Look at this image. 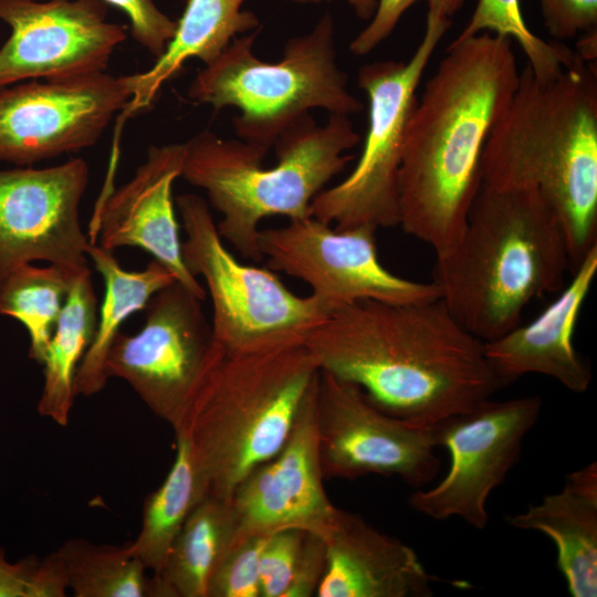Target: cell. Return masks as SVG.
I'll return each mask as SVG.
<instances>
[{
  "label": "cell",
  "mask_w": 597,
  "mask_h": 597,
  "mask_svg": "<svg viewBox=\"0 0 597 597\" xmlns=\"http://www.w3.org/2000/svg\"><path fill=\"white\" fill-rule=\"evenodd\" d=\"M134 335L119 332L105 362L109 377L125 380L155 416L178 431L217 348L201 300L175 281L146 306Z\"/></svg>",
  "instance_id": "obj_10"
},
{
  "label": "cell",
  "mask_w": 597,
  "mask_h": 597,
  "mask_svg": "<svg viewBox=\"0 0 597 597\" xmlns=\"http://www.w3.org/2000/svg\"><path fill=\"white\" fill-rule=\"evenodd\" d=\"M482 32L515 41L527 59V66L538 77L549 78L580 61L576 51L561 42H548L526 25L521 0H478L471 18L455 39Z\"/></svg>",
  "instance_id": "obj_29"
},
{
  "label": "cell",
  "mask_w": 597,
  "mask_h": 597,
  "mask_svg": "<svg viewBox=\"0 0 597 597\" xmlns=\"http://www.w3.org/2000/svg\"><path fill=\"white\" fill-rule=\"evenodd\" d=\"M103 0H0L11 34L0 48V87L105 72L125 29Z\"/></svg>",
  "instance_id": "obj_15"
},
{
  "label": "cell",
  "mask_w": 597,
  "mask_h": 597,
  "mask_svg": "<svg viewBox=\"0 0 597 597\" xmlns=\"http://www.w3.org/2000/svg\"><path fill=\"white\" fill-rule=\"evenodd\" d=\"M542 406L538 396L489 398L437 422L431 427L433 441L448 451L450 465L434 486L417 489L409 505L433 520L458 517L484 530L488 500L520 460L523 441Z\"/></svg>",
  "instance_id": "obj_11"
},
{
  "label": "cell",
  "mask_w": 597,
  "mask_h": 597,
  "mask_svg": "<svg viewBox=\"0 0 597 597\" xmlns=\"http://www.w3.org/2000/svg\"><path fill=\"white\" fill-rule=\"evenodd\" d=\"M88 182L82 158L46 168L0 170V281L33 261L87 268L80 203Z\"/></svg>",
  "instance_id": "obj_16"
},
{
  "label": "cell",
  "mask_w": 597,
  "mask_h": 597,
  "mask_svg": "<svg viewBox=\"0 0 597 597\" xmlns=\"http://www.w3.org/2000/svg\"><path fill=\"white\" fill-rule=\"evenodd\" d=\"M133 97L128 75L100 72L0 87V161L30 166L95 145Z\"/></svg>",
  "instance_id": "obj_14"
},
{
  "label": "cell",
  "mask_w": 597,
  "mask_h": 597,
  "mask_svg": "<svg viewBox=\"0 0 597 597\" xmlns=\"http://www.w3.org/2000/svg\"><path fill=\"white\" fill-rule=\"evenodd\" d=\"M128 18L134 40L155 59L159 57L171 38L177 22L165 14L154 0H103Z\"/></svg>",
  "instance_id": "obj_33"
},
{
  "label": "cell",
  "mask_w": 597,
  "mask_h": 597,
  "mask_svg": "<svg viewBox=\"0 0 597 597\" xmlns=\"http://www.w3.org/2000/svg\"><path fill=\"white\" fill-rule=\"evenodd\" d=\"M186 239L181 254L200 275L212 305V335L227 350L304 342L329 312L312 294L297 296L272 271L239 262L226 248L208 202L196 193L176 198Z\"/></svg>",
  "instance_id": "obj_9"
},
{
  "label": "cell",
  "mask_w": 597,
  "mask_h": 597,
  "mask_svg": "<svg viewBox=\"0 0 597 597\" xmlns=\"http://www.w3.org/2000/svg\"><path fill=\"white\" fill-rule=\"evenodd\" d=\"M244 1L188 0L164 53L145 72L129 74L133 97L124 115L133 116L147 108L161 85L174 77L187 60L196 57L207 65L238 34L260 29L259 18L241 9Z\"/></svg>",
  "instance_id": "obj_22"
},
{
  "label": "cell",
  "mask_w": 597,
  "mask_h": 597,
  "mask_svg": "<svg viewBox=\"0 0 597 597\" xmlns=\"http://www.w3.org/2000/svg\"><path fill=\"white\" fill-rule=\"evenodd\" d=\"M97 315V297L88 268L70 291L42 363L44 384L38 411L59 426L69 423L76 396L75 374L94 338Z\"/></svg>",
  "instance_id": "obj_25"
},
{
  "label": "cell",
  "mask_w": 597,
  "mask_h": 597,
  "mask_svg": "<svg viewBox=\"0 0 597 597\" xmlns=\"http://www.w3.org/2000/svg\"><path fill=\"white\" fill-rule=\"evenodd\" d=\"M259 31L234 38L188 88L193 102L210 105L214 112L238 108L233 126L240 139L269 150L313 108L346 116L364 109L348 90L347 74L338 67L329 12L308 33L290 38L277 62L262 61L253 53Z\"/></svg>",
  "instance_id": "obj_7"
},
{
  "label": "cell",
  "mask_w": 597,
  "mask_h": 597,
  "mask_svg": "<svg viewBox=\"0 0 597 597\" xmlns=\"http://www.w3.org/2000/svg\"><path fill=\"white\" fill-rule=\"evenodd\" d=\"M327 563V546L323 537L306 533L300 557L284 597H311L324 576Z\"/></svg>",
  "instance_id": "obj_35"
},
{
  "label": "cell",
  "mask_w": 597,
  "mask_h": 597,
  "mask_svg": "<svg viewBox=\"0 0 597 597\" xmlns=\"http://www.w3.org/2000/svg\"><path fill=\"white\" fill-rule=\"evenodd\" d=\"M568 269L564 232L538 192L481 187L431 282L460 325L489 342L521 324L533 300L562 291Z\"/></svg>",
  "instance_id": "obj_4"
},
{
  "label": "cell",
  "mask_w": 597,
  "mask_h": 597,
  "mask_svg": "<svg viewBox=\"0 0 597 597\" xmlns=\"http://www.w3.org/2000/svg\"><path fill=\"white\" fill-rule=\"evenodd\" d=\"M87 256L102 276L105 289L94 338L74 379L76 395L91 397L106 385V357L123 323L134 313L145 310L158 291L177 280L155 259L140 271H127L118 263L114 252L96 243H91Z\"/></svg>",
  "instance_id": "obj_23"
},
{
  "label": "cell",
  "mask_w": 597,
  "mask_h": 597,
  "mask_svg": "<svg viewBox=\"0 0 597 597\" xmlns=\"http://www.w3.org/2000/svg\"><path fill=\"white\" fill-rule=\"evenodd\" d=\"M515 528L535 531L556 547V566L573 597L597 595V465L570 472L559 492L509 516Z\"/></svg>",
  "instance_id": "obj_21"
},
{
  "label": "cell",
  "mask_w": 597,
  "mask_h": 597,
  "mask_svg": "<svg viewBox=\"0 0 597 597\" xmlns=\"http://www.w3.org/2000/svg\"><path fill=\"white\" fill-rule=\"evenodd\" d=\"M451 20L428 11L423 36L407 62L363 65L357 83L368 98V127L362 154L350 174L322 190L311 216L335 229L399 226L398 171L409 117L425 70Z\"/></svg>",
  "instance_id": "obj_8"
},
{
  "label": "cell",
  "mask_w": 597,
  "mask_h": 597,
  "mask_svg": "<svg viewBox=\"0 0 597 597\" xmlns=\"http://www.w3.org/2000/svg\"><path fill=\"white\" fill-rule=\"evenodd\" d=\"M576 53L586 63H595L597 56V32L596 29L585 32V35L577 44Z\"/></svg>",
  "instance_id": "obj_38"
},
{
  "label": "cell",
  "mask_w": 597,
  "mask_h": 597,
  "mask_svg": "<svg viewBox=\"0 0 597 597\" xmlns=\"http://www.w3.org/2000/svg\"><path fill=\"white\" fill-rule=\"evenodd\" d=\"M176 434V457L164 482L145 498L140 531L132 552L154 574L161 570L169 551L193 509L208 495L187 437Z\"/></svg>",
  "instance_id": "obj_26"
},
{
  "label": "cell",
  "mask_w": 597,
  "mask_h": 597,
  "mask_svg": "<svg viewBox=\"0 0 597 597\" xmlns=\"http://www.w3.org/2000/svg\"><path fill=\"white\" fill-rule=\"evenodd\" d=\"M482 187L534 190L554 211L570 269L597 245V73L579 61L549 78L526 65L482 156Z\"/></svg>",
  "instance_id": "obj_3"
},
{
  "label": "cell",
  "mask_w": 597,
  "mask_h": 597,
  "mask_svg": "<svg viewBox=\"0 0 597 597\" xmlns=\"http://www.w3.org/2000/svg\"><path fill=\"white\" fill-rule=\"evenodd\" d=\"M304 344L320 369L356 385L384 412L422 427L469 410L501 388L484 342L440 297L343 305Z\"/></svg>",
  "instance_id": "obj_1"
},
{
  "label": "cell",
  "mask_w": 597,
  "mask_h": 597,
  "mask_svg": "<svg viewBox=\"0 0 597 597\" xmlns=\"http://www.w3.org/2000/svg\"><path fill=\"white\" fill-rule=\"evenodd\" d=\"M266 537L235 542L213 570L207 597H261L259 565Z\"/></svg>",
  "instance_id": "obj_30"
},
{
  "label": "cell",
  "mask_w": 597,
  "mask_h": 597,
  "mask_svg": "<svg viewBox=\"0 0 597 597\" xmlns=\"http://www.w3.org/2000/svg\"><path fill=\"white\" fill-rule=\"evenodd\" d=\"M327 563L318 597H430L434 578L417 553L360 515L338 510L325 538Z\"/></svg>",
  "instance_id": "obj_20"
},
{
  "label": "cell",
  "mask_w": 597,
  "mask_h": 597,
  "mask_svg": "<svg viewBox=\"0 0 597 597\" xmlns=\"http://www.w3.org/2000/svg\"><path fill=\"white\" fill-rule=\"evenodd\" d=\"M40 558L25 557L14 564L0 547V597H33V585Z\"/></svg>",
  "instance_id": "obj_36"
},
{
  "label": "cell",
  "mask_w": 597,
  "mask_h": 597,
  "mask_svg": "<svg viewBox=\"0 0 597 597\" xmlns=\"http://www.w3.org/2000/svg\"><path fill=\"white\" fill-rule=\"evenodd\" d=\"M235 534L231 501L207 495L185 522L161 570L150 577V597H207L210 577Z\"/></svg>",
  "instance_id": "obj_24"
},
{
  "label": "cell",
  "mask_w": 597,
  "mask_h": 597,
  "mask_svg": "<svg viewBox=\"0 0 597 597\" xmlns=\"http://www.w3.org/2000/svg\"><path fill=\"white\" fill-rule=\"evenodd\" d=\"M298 4H318L327 0H291ZM355 14L363 20H370L377 8V0H346Z\"/></svg>",
  "instance_id": "obj_37"
},
{
  "label": "cell",
  "mask_w": 597,
  "mask_h": 597,
  "mask_svg": "<svg viewBox=\"0 0 597 597\" xmlns=\"http://www.w3.org/2000/svg\"><path fill=\"white\" fill-rule=\"evenodd\" d=\"M419 0H377V8L368 24L353 39L349 50L365 55L376 49L395 30L402 14ZM467 0H427L428 11L452 19Z\"/></svg>",
  "instance_id": "obj_32"
},
{
  "label": "cell",
  "mask_w": 597,
  "mask_h": 597,
  "mask_svg": "<svg viewBox=\"0 0 597 597\" xmlns=\"http://www.w3.org/2000/svg\"><path fill=\"white\" fill-rule=\"evenodd\" d=\"M315 420L324 479L379 474L421 489L439 473L431 427L384 412L356 385L322 369Z\"/></svg>",
  "instance_id": "obj_12"
},
{
  "label": "cell",
  "mask_w": 597,
  "mask_h": 597,
  "mask_svg": "<svg viewBox=\"0 0 597 597\" xmlns=\"http://www.w3.org/2000/svg\"><path fill=\"white\" fill-rule=\"evenodd\" d=\"M184 153V144L150 146L134 176L103 197L88 237L92 243L112 252L124 247L143 249L203 301L206 291L182 260L172 200V185L181 175Z\"/></svg>",
  "instance_id": "obj_18"
},
{
  "label": "cell",
  "mask_w": 597,
  "mask_h": 597,
  "mask_svg": "<svg viewBox=\"0 0 597 597\" xmlns=\"http://www.w3.org/2000/svg\"><path fill=\"white\" fill-rule=\"evenodd\" d=\"M370 226L338 230L312 216L260 230L268 268L306 283L331 313L359 301L417 302L438 298L437 286L396 275L378 258Z\"/></svg>",
  "instance_id": "obj_13"
},
{
  "label": "cell",
  "mask_w": 597,
  "mask_h": 597,
  "mask_svg": "<svg viewBox=\"0 0 597 597\" xmlns=\"http://www.w3.org/2000/svg\"><path fill=\"white\" fill-rule=\"evenodd\" d=\"M75 597H150L147 568L130 549L71 538L56 549Z\"/></svg>",
  "instance_id": "obj_28"
},
{
  "label": "cell",
  "mask_w": 597,
  "mask_h": 597,
  "mask_svg": "<svg viewBox=\"0 0 597 597\" xmlns=\"http://www.w3.org/2000/svg\"><path fill=\"white\" fill-rule=\"evenodd\" d=\"M349 116L329 114L318 125L305 114L275 140L277 163L266 168L268 150L242 139H223L205 129L184 143L180 177L207 193L222 214L217 229L245 259L261 262L259 223L271 216H311V203L342 172L359 143Z\"/></svg>",
  "instance_id": "obj_6"
},
{
  "label": "cell",
  "mask_w": 597,
  "mask_h": 597,
  "mask_svg": "<svg viewBox=\"0 0 597 597\" xmlns=\"http://www.w3.org/2000/svg\"><path fill=\"white\" fill-rule=\"evenodd\" d=\"M306 532L289 528L269 535L260 556L261 597H284Z\"/></svg>",
  "instance_id": "obj_31"
},
{
  "label": "cell",
  "mask_w": 597,
  "mask_h": 597,
  "mask_svg": "<svg viewBox=\"0 0 597 597\" xmlns=\"http://www.w3.org/2000/svg\"><path fill=\"white\" fill-rule=\"evenodd\" d=\"M548 33L557 39H572L596 29L597 0H538Z\"/></svg>",
  "instance_id": "obj_34"
},
{
  "label": "cell",
  "mask_w": 597,
  "mask_h": 597,
  "mask_svg": "<svg viewBox=\"0 0 597 597\" xmlns=\"http://www.w3.org/2000/svg\"><path fill=\"white\" fill-rule=\"evenodd\" d=\"M572 280L528 324L484 342V355L501 388L527 374L551 377L566 389L583 394L591 380L589 364L573 337L583 304L597 274V245L574 269Z\"/></svg>",
  "instance_id": "obj_19"
},
{
  "label": "cell",
  "mask_w": 597,
  "mask_h": 597,
  "mask_svg": "<svg viewBox=\"0 0 597 597\" xmlns=\"http://www.w3.org/2000/svg\"><path fill=\"white\" fill-rule=\"evenodd\" d=\"M304 342L216 353L181 432L208 495L230 501L238 484L286 441L320 374Z\"/></svg>",
  "instance_id": "obj_5"
},
{
  "label": "cell",
  "mask_w": 597,
  "mask_h": 597,
  "mask_svg": "<svg viewBox=\"0 0 597 597\" xmlns=\"http://www.w3.org/2000/svg\"><path fill=\"white\" fill-rule=\"evenodd\" d=\"M86 269L28 263L0 281V315L15 318L25 327L29 357L40 365L70 291Z\"/></svg>",
  "instance_id": "obj_27"
},
{
  "label": "cell",
  "mask_w": 597,
  "mask_h": 597,
  "mask_svg": "<svg viewBox=\"0 0 597 597\" xmlns=\"http://www.w3.org/2000/svg\"><path fill=\"white\" fill-rule=\"evenodd\" d=\"M519 76L512 40L482 32L454 39L417 97L398 171L399 226L436 256L460 240L486 142Z\"/></svg>",
  "instance_id": "obj_2"
},
{
  "label": "cell",
  "mask_w": 597,
  "mask_h": 597,
  "mask_svg": "<svg viewBox=\"0 0 597 597\" xmlns=\"http://www.w3.org/2000/svg\"><path fill=\"white\" fill-rule=\"evenodd\" d=\"M317 378L282 448L235 488L230 500L237 519L234 543L289 528L325 540L334 526L339 509L323 485L315 420Z\"/></svg>",
  "instance_id": "obj_17"
}]
</instances>
